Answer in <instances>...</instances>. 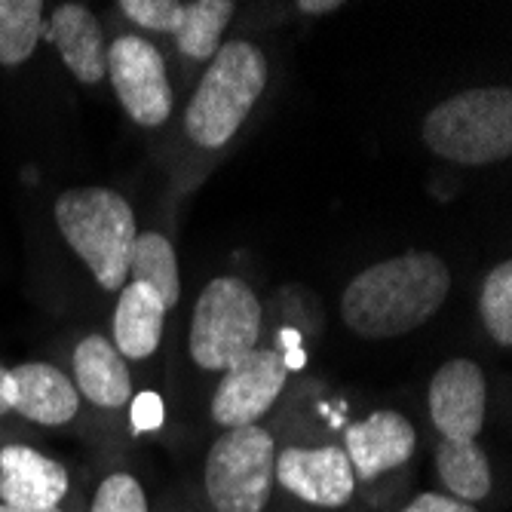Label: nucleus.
Masks as SVG:
<instances>
[{"label": "nucleus", "instance_id": "obj_9", "mask_svg": "<svg viewBox=\"0 0 512 512\" xmlns=\"http://www.w3.org/2000/svg\"><path fill=\"white\" fill-rule=\"evenodd\" d=\"M273 479L310 506L338 509L356 491V476L344 448H286L273 460Z\"/></svg>", "mask_w": 512, "mask_h": 512}, {"label": "nucleus", "instance_id": "obj_11", "mask_svg": "<svg viewBox=\"0 0 512 512\" xmlns=\"http://www.w3.org/2000/svg\"><path fill=\"white\" fill-rule=\"evenodd\" d=\"M414 448H417V433L405 414L375 411L347 427L344 454L353 467V476L371 482L408 463Z\"/></svg>", "mask_w": 512, "mask_h": 512}, {"label": "nucleus", "instance_id": "obj_7", "mask_svg": "<svg viewBox=\"0 0 512 512\" xmlns=\"http://www.w3.org/2000/svg\"><path fill=\"white\" fill-rule=\"evenodd\" d=\"M105 71L123 111L138 126H163L172 114V86L157 46L142 34H120L108 46Z\"/></svg>", "mask_w": 512, "mask_h": 512}, {"label": "nucleus", "instance_id": "obj_5", "mask_svg": "<svg viewBox=\"0 0 512 512\" xmlns=\"http://www.w3.org/2000/svg\"><path fill=\"white\" fill-rule=\"evenodd\" d=\"M261 304L249 283L218 276L200 292L191 316V356L206 371H227L258 347Z\"/></svg>", "mask_w": 512, "mask_h": 512}, {"label": "nucleus", "instance_id": "obj_4", "mask_svg": "<svg viewBox=\"0 0 512 512\" xmlns=\"http://www.w3.org/2000/svg\"><path fill=\"white\" fill-rule=\"evenodd\" d=\"M424 142L460 166H491L512 154V89L476 86L445 99L424 120Z\"/></svg>", "mask_w": 512, "mask_h": 512}, {"label": "nucleus", "instance_id": "obj_16", "mask_svg": "<svg viewBox=\"0 0 512 512\" xmlns=\"http://www.w3.org/2000/svg\"><path fill=\"white\" fill-rule=\"evenodd\" d=\"M163 301L142 283H126L114 310V347L123 359H148L163 341Z\"/></svg>", "mask_w": 512, "mask_h": 512}, {"label": "nucleus", "instance_id": "obj_14", "mask_svg": "<svg viewBox=\"0 0 512 512\" xmlns=\"http://www.w3.org/2000/svg\"><path fill=\"white\" fill-rule=\"evenodd\" d=\"M13 387H16V402L13 411L43 427H62L80 408L77 387L74 381L59 371L56 365L46 362H22L10 368Z\"/></svg>", "mask_w": 512, "mask_h": 512}, {"label": "nucleus", "instance_id": "obj_1", "mask_svg": "<svg viewBox=\"0 0 512 512\" xmlns=\"http://www.w3.org/2000/svg\"><path fill=\"white\" fill-rule=\"evenodd\" d=\"M448 289L451 273L439 255L408 252L356 273L341 295V316L359 338H399L433 319Z\"/></svg>", "mask_w": 512, "mask_h": 512}, {"label": "nucleus", "instance_id": "obj_30", "mask_svg": "<svg viewBox=\"0 0 512 512\" xmlns=\"http://www.w3.org/2000/svg\"><path fill=\"white\" fill-rule=\"evenodd\" d=\"M0 512H25V509H13V506H4V503H0ZM50 512H62V509L56 506V509H50Z\"/></svg>", "mask_w": 512, "mask_h": 512}, {"label": "nucleus", "instance_id": "obj_27", "mask_svg": "<svg viewBox=\"0 0 512 512\" xmlns=\"http://www.w3.org/2000/svg\"><path fill=\"white\" fill-rule=\"evenodd\" d=\"M341 7H344L341 0H301V4H298V10H301V13H310V16L335 13V10H341Z\"/></svg>", "mask_w": 512, "mask_h": 512}, {"label": "nucleus", "instance_id": "obj_12", "mask_svg": "<svg viewBox=\"0 0 512 512\" xmlns=\"http://www.w3.org/2000/svg\"><path fill=\"white\" fill-rule=\"evenodd\" d=\"M68 494V470L28 445L0 451V503L25 512H50Z\"/></svg>", "mask_w": 512, "mask_h": 512}, {"label": "nucleus", "instance_id": "obj_20", "mask_svg": "<svg viewBox=\"0 0 512 512\" xmlns=\"http://www.w3.org/2000/svg\"><path fill=\"white\" fill-rule=\"evenodd\" d=\"M40 0H0V65H22L40 40Z\"/></svg>", "mask_w": 512, "mask_h": 512}, {"label": "nucleus", "instance_id": "obj_2", "mask_svg": "<svg viewBox=\"0 0 512 512\" xmlns=\"http://www.w3.org/2000/svg\"><path fill=\"white\" fill-rule=\"evenodd\" d=\"M267 86V59L249 40H227L212 56L200 86L184 111V129L194 145L215 151L240 132Z\"/></svg>", "mask_w": 512, "mask_h": 512}, {"label": "nucleus", "instance_id": "obj_15", "mask_svg": "<svg viewBox=\"0 0 512 512\" xmlns=\"http://www.w3.org/2000/svg\"><path fill=\"white\" fill-rule=\"evenodd\" d=\"M77 390L99 408H123L132 402V378L126 359L105 335H86L74 350Z\"/></svg>", "mask_w": 512, "mask_h": 512}, {"label": "nucleus", "instance_id": "obj_26", "mask_svg": "<svg viewBox=\"0 0 512 512\" xmlns=\"http://www.w3.org/2000/svg\"><path fill=\"white\" fill-rule=\"evenodd\" d=\"M13 402H16V387H13V375L10 368L0 365V414L13 411Z\"/></svg>", "mask_w": 512, "mask_h": 512}, {"label": "nucleus", "instance_id": "obj_23", "mask_svg": "<svg viewBox=\"0 0 512 512\" xmlns=\"http://www.w3.org/2000/svg\"><path fill=\"white\" fill-rule=\"evenodd\" d=\"M117 7L135 25L160 34H175L184 19V4H178V0H120Z\"/></svg>", "mask_w": 512, "mask_h": 512}, {"label": "nucleus", "instance_id": "obj_28", "mask_svg": "<svg viewBox=\"0 0 512 512\" xmlns=\"http://www.w3.org/2000/svg\"><path fill=\"white\" fill-rule=\"evenodd\" d=\"M279 353H283V350H279ZM304 359H307V356H304V350H301V347H292V350H286V353H283V362H286V368H289V371H292V368H301V365H304Z\"/></svg>", "mask_w": 512, "mask_h": 512}, {"label": "nucleus", "instance_id": "obj_22", "mask_svg": "<svg viewBox=\"0 0 512 512\" xmlns=\"http://www.w3.org/2000/svg\"><path fill=\"white\" fill-rule=\"evenodd\" d=\"M89 512H148L145 488L126 473H114L99 485Z\"/></svg>", "mask_w": 512, "mask_h": 512}, {"label": "nucleus", "instance_id": "obj_19", "mask_svg": "<svg viewBox=\"0 0 512 512\" xmlns=\"http://www.w3.org/2000/svg\"><path fill=\"white\" fill-rule=\"evenodd\" d=\"M129 273L135 283L148 286L166 310H172L181 298V283H178V258L172 243L163 234H138Z\"/></svg>", "mask_w": 512, "mask_h": 512}, {"label": "nucleus", "instance_id": "obj_21", "mask_svg": "<svg viewBox=\"0 0 512 512\" xmlns=\"http://www.w3.org/2000/svg\"><path fill=\"white\" fill-rule=\"evenodd\" d=\"M479 313L488 335L500 344H512V264L500 261L488 276L479 295Z\"/></svg>", "mask_w": 512, "mask_h": 512}, {"label": "nucleus", "instance_id": "obj_13", "mask_svg": "<svg viewBox=\"0 0 512 512\" xmlns=\"http://www.w3.org/2000/svg\"><path fill=\"white\" fill-rule=\"evenodd\" d=\"M40 40L53 43L62 53V62L80 83H99L105 74L108 46L102 37V25L89 7L83 4H62L53 10L50 19L40 25Z\"/></svg>", "mask_w": 512, "mask_h": 512}, {"label": "nucleus", "instance_id": "obj_29", "mask_svg": "<svg viewBox=\"0 0 512 512\" xmlns=\"http://www.w3.org/2000/svg\"><path fill=\"white\" fill-rule=\"evenodd\" d=\"M283 344H286V350L301 347V335H298L295 329H283Z\"/></svg>", "mask_w": 512, "mask_h": 512}, {"label": "nucleus", "instance_id": "obj_8", "mask_svg": "<svg viewBox=\"0 0 512 512\" xmlns=\"http://www.w3.org/2000/svg\"><path fill=\"white\" fill-rule=\"evenodd\" d=\"M221 381L212 396V421L218 427H252L273 408L289 381V368L279 350L255 347L240 362L221 371Z\"/></svg>", "mask_w": 512, "mask_h": 512}, {"label": "nucleus", "instance_id": "obj_17", "mask_svg": "<svg viewBox=\"0 0 512 512\" xmlns=\"http://www.w3.org/2000/svg\"><path fill=\"white\" fill-rule=\"evenodd\" d=\"M436 470L442 485L451 491V497L463 503H476L491 494V463L488 454L479 448L476 439L467 442H448L436 448Z\"/></svg>", "mask_w": 512, "mask_h": 512}, {"label": "nucleus", "instance_id": "obj_6", "mask_svg": "<svg viewBox=\"0 0 512 512\" xmlns=\"http://www.w3.org/2000/svg\"><path fill=\"white\" fill-rule=\"evenodd\" d=\"M273 436L252 424L224 430L206 457V494L215 512H261L273 491Z\"/></svg>", "mask_w": 512, "mask_h": 512}, {"label": "nucleus", "instance_id": "obj_3", "mask_svg": "<svg viewBox=\"0 0 512 512\" xmlns=\"http://www.w3.org/2000/svg\"><path fill=\"white\" fill-rule=\"evenodd\" d=\"M56 224L65 243L86 261L105 292H120L138 227L126 197L108 188H74L56 200Z\"/></svg>", "mask_w": 512, "mask_h": 512}, {"label": "nucleus", "instance_id": "obj_18", "mask_svg": "<svg viewBox=\"0 0 512 512\" xmlns=\"http://www.w3.org/2000/svg\"><path fill=\"white\" fill-rule=\"evenodd\" d=\"M234 10V0H194V4H184V19L172 34L178 53L200 62L212 59L221 50V34L227 22L234 19Z\"/></svg>", "mask_w": 512, "mask_h": 512}, {"label": "nucleus", "instance_id": "obj_24", "mask_svg": "<svg viewBox=\"0 0 512 512\" xmlns=\"http://www.w3.org/2000/svg\"><path fill=\"white\" fill-rule=\"evenodd\" d=\"M132 427L135 433H145V430H160L163 427V399L157 393H138L132 396Z\"/></svg>", "mask_w": 512, "mask_h": 512}, {"label": "nucleus", "instance_id": "obj_10", "mask_svg": "<svg viewBox=\"0 0 512 512\" xmlns=\"http://www.w3.org/2000/svg\"><path fill=\"white\" fill-rule=\"evenodd\" d=\"M430 417L448 442H467L482 433L488 381L473 359H448L430 381Z\"/></svg>", "mask_w": 512, "mask_h": 512}, {"label": "nucleus", "instance_id": "obj_25", "mask_svg": "<svg viewBox=\"0 0 512 512\" xmlns=\"http://www.w3.org/2000/svg\"><path fill=\"white\" fill-rule=\"evenodd\" d=\"M402 512H479L473 503H463L451 494H436V491H427V494H417Z\"/></svg>", "mask_w": 512, "mask_h": 512}]
</instances>
